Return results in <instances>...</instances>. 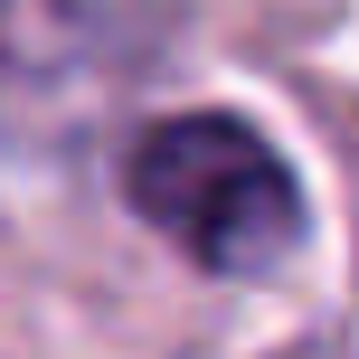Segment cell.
I'll return each instance as SVG.
<instances>
[{"instance_id": "obj_1", "label": "cell", "mask_w": 359, "mask_h": 359, "mask_svg": "<svg viewBox=\"0 0 359 359\" xmlns=\"http://www.w3.org/2000/svg\"><path fill=\"white\" fill-rule=\"evenodd\" d=\"M123 189L189 265L208 274H274L303 246V189L284 151L236 114H170L133 142Z\"/></svg>"}]
</instances>
